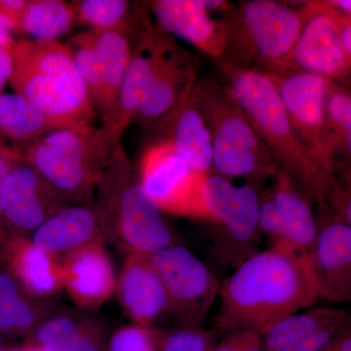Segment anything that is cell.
Listing matches in <instances>:
<instances>
[{"label":"cell","mask_w":351,"mask_h":351,"mask_svg":"<svg viewBox=\"0 0 351 351\" xmlns=\"http://www.w3.org/2000/svg\"><path fill=\"white\" fill-rule=\"evenodd\" d=\"M214 328L221 335L251 331L263 336L290 314L319 299L306 261L276 247L247 258L219 285Z\"/></svg>","instance_id":"obj_1"},{"label":"cell","mask_w":351,"mask_h":351,"mask_svg":"<svg viewBox=\"0 0 351 351\" xmlns=\"http://www.w3.org/2000/svg\"><path fill=\"white\" fill-rule=\"evenodd\" d=\"M215 62L225 84L280 169L292 178L311 204H323L336 174L298 137L269 76L263 71Z\"/></svg>","instance_id":"obj_2"},{"label":"cell","mask_w":351,"mask_h":351,"mask_svg":"<svg viewBox=\"0 0 351 351\" xmlns=\"http://www.w3.org/2000/svg\"><path fill=\"white\" fill-rule=\"evenodd\" d=\"M93 205L106 240L126 256L149 257L180 244L163 213L145 195L122 145L101 171Z\"/></svg>","instance_id":"obj_3"},{"label":"cell","mask_w":351,"mask_h":351,"mask_svg":"<svg viewBox=\"0 0 351 351\" xmlns=\"http://www.w3.org/2000/svg\"><path fill=\"white\" fill-rule=\"evenodd\" d=\"M11 53L14 93L66 125L92 126L96 112L66 44L21 38Z\"/></svg>","instance_id":"obj_4"},{"label":"cell","mask_w":351,"mask_h":351,"mask_svg":"<svg viewBox=\"0 0 351 351\" xmlns=\"http://www.w3.org/2000/svg\"><path fill=\"white\" fill-rule=\"evenodd\" d=\"M191 92L211 138L212 173L232 181L244 179L262 191L280 166L232 91L225 83L197 80Z\"/></svg>","instance_id":"obj_5"},{"label":"cell","mask_w":351,"mask_h":351,"mask_svg":"<svg viewBox=\"0 0 351 351\" xmlns=\"http://www.w3.org/2000/svg\"><path fill=\"white\" fill-rule=\"evenodd\" d=\"M121 145L103 127H69L18 152L71 204L93 205L101 171Z\"/></svg>","instance_id":"obj_6"},{"label":"cell","mask_w":351,"mask_h":351,"mask_svg":"<svg viewBox=\"0 0 351 351\" xmlns=\"http://www.w3.org/2000/svg\"><path fill=\"white\" fill-rule=\"evenodd\" d=\"M221 21L226 45L217 61L269 73L283 68L304 24L299 9L274 0H244Z\"/></svg>","instance_id":"obj_7"},{"label":"cell","mask_w":351,"mask_h":351,"mask_svg":"<svg viewBox=\"0 0 351 351\" xmlns=\"http://www.w3.org/2000/svg\"><path fill=\"white\" fill-rule=\"evenodd\" d=\"M209 213L210 254L221 269H235L260 251L258 210L262 191L209 173L203 182Z\"/></svg>","instance_id":"obj_8"},{"label":"cell","mask_w":351,"mask_h":351,"mask_svg":"<svg viewBox=\"0 0 351 351\" xmlns=\"http://www.w3.org/2000/svg\"><path fill=\"white\" fill-rule=\"evenodd\" d=\"M145 10L142 4L137 19L123 29L99 32L88 29L73 36L66 44L86 87L101 127L112 121L122 78L133 49L136 29Z\"/></svg>","instance_id":"obj_9"},{"label":"cell","mask_w":351,"mask_h":351,"mask_svg":"<svg viewBox=\"0 0 351 351\" xmlns=\"http://www.w3.org/2000/svg\"><path fill=\"white\" fill-rule=\"evenodd\" d=\"M143 191L161 213L196 221H210L203 200L206 175L196 171L170 143L154 140L136 166Z\"/></svg>","instance_id":"obj_10"},{"label":"cell","mask_w":351,"mask_h":351,"mask_svg":"<svg viewBox=\"0 0 351 351\" xmlns=\"http://www.w3.org/2000/svg\"><path fill=\"white\" fill-rule=\"evenodd\" d=\"M149 260L165 289L170 315L180 326H203L221 285L212 270L181 244L156 252Z\"/></svg>","instance_id":"obj_11"},{"label":"cell","mask_w":351,"mask_h":351,"mask_svg":"<svg viewBox=\"0 0 351 351\" xmlns=\"http://www.w3.org/2000/svg\"><path fill=\"white\" fill-rule=\"evenodd\" d=\"M313 207L292 178L280 169L269 193L261 195V235L269 239V247L290 252L308 265L317 232Z\"/></svg>","instance_id":"obj_12"},{"label":"cell","mask_w":351,"mask_h":351,"mask_svg":"<svg viewBox=\"0 0 351 351\" xmlns=\"http://www.w3.org/2000/svg\"><path fill=\"white\" fill-rule=\"evenodd\" d=\"M154 64L151 87L131 126L152 131L191 91L198 80L199 62L154 23Z\"/></svg>","instance_id":"obj_13"},{"label":"cell","mask_w":351,"mask_h":351,"mask_svg":"<svg viewBox=\"0 0 351 351\" xmlns=\"http://www.w3.org/2000/svg\"><path fill=\"white\" fill-rule=\"evenodd\" d=\"M298 9L302 31L278 73L304 71L343 84L350 76L351 57L339 40L332 9L323 0L301 2Z\"/></svg>","instance_id":"obj_14"},{"label":"cell","mask_w":351,"mask_h":351,"mask_svg":"<svg viewBox=\"0 0 351 351\" xmlns=\"http://www.w3.org/2000/svg\"><path fill=\"white\" fill-rule=\"evenodd\" d=\"M265 73L276 85L290 123L302 144L336 174L325 130L331 80L304 71Z\"/></svg>","instance_id":"obj_15"},{"label":"cell","mask_w":351,"mask_h":351,"mask_svg":"<svg viewBox=\"0 0 351 351\" xmlns=\"http://www.w3.org/2000/svg\"><path fill=\"white\" fill-rule=\"evenodd\" d=\"M1 201L11 239H31L44 221L73 205L23 160L15 162L4 178Z\"/></svg>","instance_id":"obj_16"},{"label":"cell","mask_w":351,"mask_h":351,"mask_svg":"<svg viewBox=\"0 0 351 351\" xmlns=\"http://www.w3.org/2000/svg\"><path fill=\"white\" fill-rule=\"evenodd\" d=\"M317 232L308 267L320 298L334 302L351 300V226L318 205Z\"/></svg>","instance_id":"obj_17"},{"label":"cell","mask_w":351,"mask_h":351,"mask_svg":"<svg viewBox=\"0 0 351 351\" xmlns=\"http://www.w3.org/2000/svg\"><path fill=\"white\" fill-rule=\"evenodd\" d=\"M147 8L141 17L134 38L133 49L122 78L117 107L112 121L103 127L121 142L124 132L143 107L151 87L154 64V23L147 15Z\"/></svg>","instance_id":"obj_18"},{"label":"cell","mask_w":351,"mask_h":351,"mask_svg":"<svg viewBox=\"0 0 351 351\" xmlns=\"http://www.w3.org/2000/svg\"><path fill=\"white\" fill-rule=\"evenodd\" d=\"M64 290L83 311L100 308L114 295L117 276L103 243L88 245L62 258Z\"/></svg>","instance_id":"obj_19"},{"label":"cell","mask_w":351,"mask_h":351,"mask_svg":"<svg viewBox=\"0 0 351 351\" xmlns=\"http://www.w3.org/2000/svg\"><path fill=\"white\" fill-rule=\"evenodd\" d=\"M145 4L156 24L173 38H181L215 61L223 56L225 25L203 10L197 0H152Z\"/></svg>","instance_id":"obj_20"},{"label":"cell","mask_w":351,"mask_h":351,"mask_svg":"<svg viewBox=\"0 0 351 351\" xmlns=\"http://www.w3.org/2000/svg\"><path fill=\"white\" fill-rule=\"evenodd\" d=\"M114 294L133 324L157 326L170 314L165 289L147 256H126Z\"/></svg>","instance_id":"obj_21"},{"label":"cell","mask_w":351,"mask_h":351,"mask_svg":"<svg viewBox=\"0 0 351 351\" xmlns=\"http://www.w3.org/2000/svg\"><path fill=\"white\" fill-rule=\"evenodd\" d=\"M29 239L41 250L61 260L88 245L107 242L94 205L78 204L53 215Z\"/></svg>","instance_id":"obj_22"},{"label":"cell","mask_w":351,"mask_h":351,"mask_svg":"<svg viewBox=\"0 0 351 351\" xmlns=\"http://www.w3.org/2000/svg\"><path fill=\"white\" fill-rule=\"evenodd\" d=\"M152 132L154 140L170 143L196 171L212 173L211 138L193 92Z\"/></svg>","instance_id":"obj_23"},{"label":"cell","mask_w":351,"mask_h":351,"mask_svg":"<svg viewBox=\"0 0 351 351\" xmlns=\"http://www.w3.org/2000/svg\"><path fill=\"white\" fill-rule=\"evenodd\" d=\"M7 267L25 292L51 302L64 290L61 258L41 250L29 239H12L2 249Z\"/></svg>","instance_id":"obj_24"},{"label":"cell","mask_w":351,"mask_h":351,"mask_svg":"<svg viewBox=\"0 0 351 351\" xmlns=\"http://www.w3.org/2000/svg\"><path fill=\"white\" fill-rule=\"evenodd\" d=\"M60 307L27 294L7 267L0 251V338L27 339Z\"/></svg>","instance_id":"obj_25"},{"label":"cell","mask_w":351,"mask_h":351,"mask_svg":"<svg viewBox=\"0 0 351 351\" xmlns=\"http://www.w3.org/2000/svg\"><path fill=\"white\" fill-rule=\"evenodd\" d=\"M69 127L19 94H0V142L12 143L17 152L50 132Z\"/></svg>","instance_id":"obj_26"},{"label":"cell","mask_w":351,"mask_h":351,"mask_svg":"<svg viewBox=\"0 0 351 351\" xmlns=\"http://www.w3.org/2000/svg\"><path fill=\"white\" fill-rule=\"evenodd\" d=\"M325 130L336 173L350 170L351 96L345 84L331 82L328 90Z\"/></svg>","instance_id":"obj_27"},{"label":"cell","mask_w":351,"mask_h":351,"mask_svg":"<svg viewBox=\"0 0 351 351\" xmlns=\"http://www.w3.org/2000/svg\"><path fill=\"white\" fill-rule=\"evenodd\" d=\"M350 316L339 309L316 307L304 313L290 314L276 322L263 335L265 351H282L327 325L348 319Z\"/></svg>","instance_id":"obj_28"},{"label":"cell","mask_w":351,"mask_h":351,"mask_svg":"<svg viewBox=\"0 0 351 351\" xmlns=\"http://www.w3.org/2000/svg\"><path fill=\"white\" fill-rule=\"evenodd\" d=\"M73 5L62 0H27L17 32L34 40H58L75 22Z\"/></svg>","instance_id":"obj_29"},{"label":"cell","mask_w":351,"mask_h":351,"mask_svg":"<svg viewBox=\"0 0 351 351\" xmlns=\"http://www.w3.org/2000/svg\"><path fill=\"white\" fill-rule=\"evenodd\" d=\"M75 20L89 29L106 32L123 29L137 19L142 4L126 0H77L71 2Z\"/></svg>","instance_id":"obj_30"},{"label":"cell","mask_w":351,"mask_h":351,"mask_svg":"<svg viewBox=\"0 0 351 351\" xmlns=\"http://www.w3.org/2000/svg\"><path fill=\"white\" fill-rule=\"evenodd\" d=\"M107 341L101 321L84 313L60 341L43 350L106 351Z\"/></svg>","instance_id":"obj_31"},{"label":"cell","mask_w":351,"mask_h":351,"mask_svg":"<svg viewBox=\"0 0 351 351\" xmlns=\"http://www.w3.org/2000/svg\"><path fill=\"white\" fill-rule=\"evenodd\" d=\"M167 329L158 326L125 325L112 332L106 351H161Z\"/></svg>","instance_id":"obj_32"},{"label":"cell","mask_w":351,"mask_h":351,"mask_svg":"<svg viewBox=\"0 0 351 351\" xmlns=\"http://www.w3.org/2000/svg\"><path fill=\"white\" fill-rule=\"evenodd\" d=\"M221 337L215 328L180 326L167 330L161 351H212Z\"/></svg>","instance_id":"obj_33"},{"label":"cell","mask_w":351,"mask_h":351,"mask_svg":"<svg viewBox=\"0 0 351 351\" xmlns=\"http://www.w3.org/2000/svg\"><path fill=\"white\" fill-rule=\"evenodd\" d=\"M332 186L328 191L324 204L335 219L351 226V182L350 173L337 174Z\"/></svg>","instance_id":"obj_34"},{"label":"cell","mask_w":351,"mask_h":351,"mask_svg":"<svg viewBox=\"0 0 351 351\" xmlns=\"http://www.w3.org/2000/svg\"><path fill=\"white\" fill-rule=\"evenodd\" d=\"M212 351H265L263 337L255 332L232 331L219 339Z\"/></svg>","instance_id":"obj_35"},{"label":"cell","mask_w":351,"mask_h":351,"mask_svg":"<svg viewBox=\"0 0 351 351\" xmlns=\"http://www.w3.org/2000/svg\"><path fill=\"white\" fill-rule=\"evenodd\" d=\"M350 318L343 321L332 323L322 329L318 330L307 338L298 341L282 351H320L331 341L334 335L341 329Z\"/></svg>","instance_id":"obj_36"},{"label":"cell","mask_w":351,"mask_h":351,"mask_svg":"<svg viewBox=\"0 0 351 351\" xmlns=\"http://www.w3.org/2000/svg\"><path fill=\"white\" fill-rule=\"evenodd\" d=\"M17 161L7 158V157L0 156V250H2L11 240L5 223H4L3 212H2V184H3L4 178H5L7 173Z\"/></svg>","instance_id":"obj_37"},{"label":"cell","mask_w":351,"mask_h":351,"mask_svg":"<svg viewBox=\"0 0 351 351\" xmlns=\"http://www.w3.org/2000/svg\"><path fill=\"white\" fill-rule=\"evenodd\" d=\"M12 49L0 48V94L3 93L4 88L10 82L13 71Z\"/></svg>","instance_id":"obj_38"},{"label":"cell","mask_w":351,"mask_h":351,"mask_svg":"<svg viewBox=\"0 0 351 351\" xmlns=\"http://www.w3.org/2000/svg\"><path fill=\"white\" fill-rule=\"evenodd\" d=\"M27 4V0H0V14L15 22L18 27V22Z\"/></svg>","instance_id":"obj_39"},{"label":"cell","mask_w":351,"mask_h":351,"mask_svg":"<svg viewBox=\"0 0 351 351\" xmlns=\"http://www.w3.org/2000/svg\"><path fill=\"white\" fill-rule=\"evenodd\" d=\"M14 32H17V25L12 20L0 14V48L12 49L15 39Z\"/></svg>","instance_id":"obj_40"},{"label":"cell","mask_w":351,"mask_h":351,"mask_svg":"<svg viewBox=\"0 0 351 351\" xmlns=\"http://www.w3.org/2000/svg\"><path fill=\"white\" fill-rule=\"evenodd\" d=\"M201 8L211 15L212 13L225 14L230 10L233 4L226 0H197Z\"/></svg>","instance_id":"obj_41"},{"label":"cell","mask_w":351,"mask_h":351,"mask_svg":"<svg viewBox=\"0 0 351 351\" xmlns=\"http://www.w3.org/2000/svg\"><path fill=\"white\" fill-rule=\"evenodd\" d=\"M327 6L331 7L339 12L345 15L351 16V1L350 0H323Z\"/></svg>","instance_id":"obj_42"},{"label":"cell","mask_w":351,"mask_h":351,"mask_svg":"<svg viewBox=\"0 0 351 351\" xmlns=\"http://www.w3.org/2000/svg\"><path fill=\"white\" fill-rule=\"evenodd\" d=\"M0 156L7 157V158L13 159V160H22V156H21L19 152L1 142H0Z\"/></svg>","instance_id":"obj_43"},{"label":"cell","mask_w":351,"mask_h":351,"mask_svg":"<svg viewBox=\"0 0 351 351\" xmlns=\"http://www.w3.org/2000/svg\"><path fill=\"white\" fill-rule=\"evenodd\" d=\"M8 351H44L41 348H36V346H32L27 345V343H23L22 346H18V348H10Z\"/></svg>","instance_id":"obj_44"},{"label":"cell","mask_w":351,"mask_h":351,"mask_svg":"<svg viewBox=\"0 0 351 351\" xmlns=\"http://www.w3.org/2000/svg\"><path fill=\"white\" fill-rule=\"evenodd\" d=\"M320 351H336L334 350V348H332V346L330 345V341L329 343H327L326 346H324V348H322V350H321Z\"/></svg>","instance_id":"obj_45"},{"label":"cell","mask_w":351,"mask_h":351,"mask_svg":"<svg viewBox=\"0 0 351 351\" xmlns=\"http://www.w3.org/2000/svg\"><path fill=\"white\" fill-rule=\"evenodd\" d=\"M0 339H1V338H0Z\"/></svg>","instance_id":"obj_46"}]
</instances>
